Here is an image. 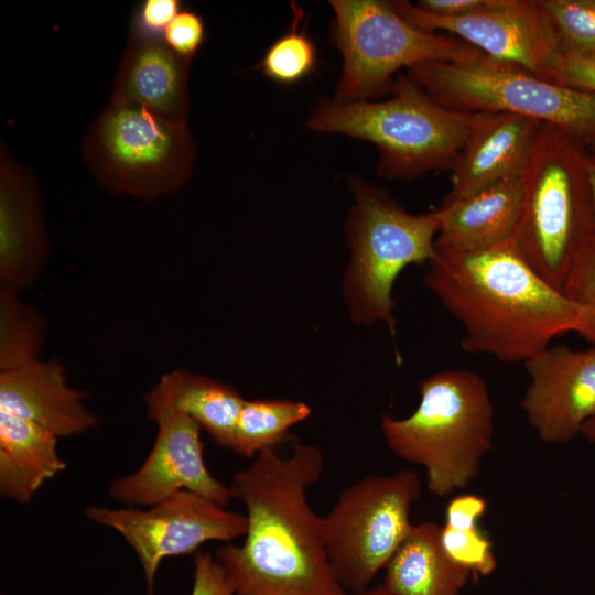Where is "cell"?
Returning <instances> with one entry per match:
<instances>
[{"mask_svg": "<svg viewBox=\"0 0 595 595\" xmlns=\"http://www.w3.org/2000/svg\"><path fill=\"white\" fill-rule=\"evenodd\" d=\"M587 167L593 188L594 202H595V151L588 150L587 153Z\"/></svg>", "mask_w": 595, "mask_h": 595, "instance_id": "cell-35", "label": "cell"}, {"mask_svg": "<svg viewBox=\"0 0 595 595\" xmlns=\"http://www.w3.org/2000/svg\"><path fill=\"white\" fill-rule=\"evenodd\" d=\"M191 595H236L215 554L198 551L194 555V581Z\"/></svg>", "mask_w": 595, "mask_h": 595, "instance_id": "cell-30", "label": "cell"}, {"mask_svg": "<svg viewBox=\"0 0 595 595\" xmlns=\"http://www.w3.org/2000/svg\"><path fill=\"white\" fill-rule=\"evenodd\" d=\"M408 76L451 110L533 118L570 132L584 144L595 133V91L549 82L484 53L467 61L419 64L408 68Z\"/></svg>", "mask_w": 595, "mask_h": 595, "instance_id": "cell-7", "label": "cell"}, {"mask_svg": "<svg viewBox=\"0 0 595 595\" xmlns=\"http://www.w3.org/2000/svg\"><path fill=\"white\" fill-rule=\"evenodd\" d=\"M522 175L505 178L440 206L437 249L470 251L513 239L522 205Z\"/></svg>", "mask_w": 595, "mask_h": 595, "instance_id": "cell-19", "label": "cell"}, {"mask_svg": "<svg viewBox=\"0 0 595 595\" xmlns=\"http://www.w3.org/2000/svg\"><path fill=\"white\" fill-rule=\"evenodd\" d=\"M486 508L487 502L480 496H456L447 505L445 523L441 527L443 549L472 574L488 575L497 564L493 543L478 526Z\"/></svg>", "mask_w": 595, "mask_h": 595, "instance_id": "cell-23", "label": "cell"}, {"mask_svg": "<svg viewBox=\"0 0 595 595\" xmlns=\"http://www.w3.org/2000/svg\"><path fill=\"white\" fill-rule=\"evenodd\" d=\"M182 10L178 0H144L134 11L131 26L150 35H161Z\"/></svg>", "mask_w": 595, "mask_h": 595, "instance_id": "cell-31", "label": "cell"}, {"mask_svg": "<svg viewBox=\"0 0 595 595\" xmlns=\"http://www.w3.org/2000/svg\"><path fill=\"white\" fill-rule=\"evenodd\" d=\"M562 292L578 311L575 333L595 347V236L572 267Z\"/></svg>", "mask_w": 595, "mask_h": 595, "instance_id": "cell-28", "label": "cell"}, {"mask_svg": "<svg viewBox=\"0 0 595 595\" xmlns=\"http://www.w3.org/2000/svg\"><path fill=\"white\" fill-rule=\"evenodd\" d=\"M421 493L411 469L369 475L346 487L323 517L328 560L347 593L369 588L386 569L412 527L411 508Z\"/></svg>", "mask_w": 595, "mask_h": 595, "instance_id": "cell-10", "label": "cell"}, {"mask_svg": "<svg viewBox=\"0 0 595 595\" xmlns=\"http://www.w3.org/2000/svg\"><path fill=\"white\" fill-rule=\"evenodd\" d=\"M350 595H392L390 592H388L382 585L377 587H369L365 591H361L359 593L350 594Z\"/></svg>", "mask_w": 595, "mask_h": 595, "instance_id": "cell-36", "label": "cell"}, {"mask_svg": "<svg viewBox=\"0 0 595 595\" xmlns=\"http://www.w3.org/2000/svg\"><path fill=\"white\" fill-rule=\"evenodd\" d=\"M82 153L108 192L148 201L173 193L188 181L196 143L187 122L109 101L87 129Z\"/></svg>", "mask_w": 595, "mask_h": 595, "instance_id": "cell-8", "label": "cell"}, {"mask_svg": "<svg viewBox=\"0 0 595 595\" xmlns=\"http://www.w3.org/2000/svg\"><path fill=\"white\" fill-rule=\"evenodd\" d=\"M343 69L336 100L365 101L393 90L402 67L470 60L482 52L456 39L421 30L405 21L393 2L332 0Z\"/></svg>", "mask_w": 595, "mask_h": 595, "instance_id": "cell-9", "label": "cell"}, {"mask_svg": "<svg viewBox=\"0 0 595 595\" xmlns=\"http://www.w3.org/2000/svg\"><path fill=\"white\" fill-rule=\"evenodd\" d=\"M549 80L595 91V61L560 55L549 74Z\"/></svg>", "mask_w": 595, "mask_h": 595, "instance_id": "cell-32", "label": "cell"}, {"mask_svg": "<svg viewBox=\"0 0 595 595\" xmlns=\"http://www.w3.org/2000/svg\"><path fill=\"white\" fill-rule=\"evenodd\" d=\"M380 424L388 447L421 465L429 491L444 497L478 476L493 448L495 413L484 378L452 368L420 383V401L409 416L383 415Z\"/></svg>", "mask_w": 595, "mask_h": 595, "instance_id": "cell-4", "label": "cell"}, {"mask_svg": "<svg viewBox=\"0 0 595 595\" xmlns=\"http://www.w3.org/2000/svg\"><path fill=\"white\" fill-rule=\"evenodd\" d=\"M58 436L0 411V493L26 504L41 486L66 468L57 452Z\"/></svg>", "mask_w": 595, "mask_h": 595, "instance_id": "cell-21", "label": "cell"}, {"mask_svg": "<svg viewBox=\"0 0 595 595\" xmlns=\"http://www.w3.org/2000/svg\"><path fill=\"white\" fill-rule=\"evenodd\" d=\"M85 513L91 521L119 532L132 548L143 571L145 595H155L162 560L191 554L209 541L228 542L244 537L248 523L246 515L190 490H181L148 510L89 506Z\"/></svg>", "mask_w": 595, "mask_h": 595, "instance_id": "cell-11", "label": "cell"}, {"mask_svg": "<svg viewBox=\"0 0 595 595\" xmlns=\"http://www.w3.org/2000/svg\"><path fill=\"white\" fill-rule=\"evenodd\" d=\"M163 39L177 54L193 58L206 39L204 21L197 13L182 9L166 26Z\"/></svg>", "mask_w": 595, "mask_h": 595, "instance_id": "cell-29", "label": "cell"}, {"mask_svg": "<svg viewBox=\"0 0 595 595\" xmlns=\"http://www.w3.org/2000/svg\"><path fill=\"white\" fill-rule=\"evenodd\" d=\"M18 291L0 284V371L39 359L47 323Z\"/></svg>", "mask_w": 595, "mask_h": 595, "instance_id": "cell-25", "label": "cell"}, {"mask_svg": "<svg viewBox=\"0 0 595 595\" xmlns=\"http://www.w3.org/2000/svg\"><path fill=\"white\" fill-rule=\"evenodd\" d=\"M523 366L529 383L521 409L540 440L563 444L580 435L595 414V347L551 345Z\"/></svg>", "mask_w": 595, "mask_h": 595, "instance_id": "cell-14", "label": "cell"}, {"mask_svg": "<svg viewBox=\"0 0 595 595\" xmlns=\"http://www.w3.org/2000/svg\"><path fill=\"white\" fill-rule=\"evenodd\" d=\"M145 412L158 425L152 448L136 472L111 482L109 496L127 507L153 506L190 490L226 507L230 490L204 462L202 428L173 408L145 403Z\"/></svg>", "mask_w": 595, "mask_h": 595, "instance_id": "cell-13", "label": "cell"}, {"mask_svg": "<svg viewBox=\"0 0 595 595\" xmlns=\"http://www.w3.org/2000/svg\"><path fill=\"white\" fill-rule=\"evenodd\" d=\"M542 123L508 112H472L466 139L451 169L452 188L445 199L521 176Z\"/></svg>", "mask_w": 595, "mask_h": 595, "instance_id": "cell-16", "label": "cell"}, {"mask_svg": "<svg viewBox=\"0 0 595 595\" xmlns=\"http://www.w3.org/2000/svg\"><path fill=\"white\" fill-rule=\"evenodd\" d=\"M316 61L313 41L295 26L270 45L259 67L271 80L292 85L307 77L314 71Z\"/></svg>", "mask_w": 595, "mask_h": 595, "instance_id": "cell-27", "label": "cell"}, {"mask_svg": "<svg viewBox=\"0 0 595 595\" xmlns=\"http://www.w3.org/2000/svg\"><path fill=\"white\" fill-rule=\"evenodd\" d=\"M392 93L385 101H323L312 110L306 128L375 144L377 173L383 178L412 180L452 169L472 112L437 104L408 75L397 78Z\"/></svg>", "mask_w": 595, "mask_h": 595, "instance_id": "cell-5", "label": "cell"}, {"mask_svg": "<svg viewBox=\"0 0 595 595\" xmlns=\"http://www.w3.org/2000/svg\"><path fill=\"white\" fill-rule=\"evenodd\" d=\"M581 435L587 441L595 443V414L592 415L582 426Z\"/></svg>", "mask_w": 595, "mask_h": 595, "instance_id": "cell-34", "label": "cell"}, {"mask_svg": "<svg viewBox=\"0 0 595 595\" xmlns=\"http://www.w3.org/2000/svg\"><path fill=\"white\" fill-rule=\"evenodd\" d=\"M582 140L542 123L522 173L513 241L532 269L562 291L595 236V202Z\"/></svg>", "mask_w": 595, "mask_h": 595, "instance_id": "cell-3", "label": "cell"}, {"mask_svg": "<svg viewBox=\"0 0 595 595\" xmlns=\"http://www.w3.org/2000/svg\"><path fill=\"white\" fill-rule=\"evenodd\" d=\"M425 286L462 325V347L502 363H524L576 331L578 311L542 279L513 239L470 251L437 249Z\"/></svg>", "mask_w": 595, "mask_h": 595, "instance_id": "cell-2", "label": "cell"}, {"mask_svg": "<svg viewBox=\"0 0 595 595\" xmlns=\"http://www.w3.org/2000/svg\"><path fill=\"white\" fill-rule=\"evenodd\" d=\"M144 401L185 413L218 446L231 448L236 423L246 400L229 385L175 369L161 376L144 396Z\"/></svg>", "mask_w": 595, "mask_h": 595, "instance_id": "cell-22", "label": "cell"}, {"mask_svg": "<svg viewBox=\"0 0 595 595\" xmlns=\"http://www.w3.org/2000/svg\"><path fill=\"white\" fill-rule=\"evenodd\" d=\"M324 469L323 452L295 440L289 456L268 448L232 476L247 531L241 545H223L215 556L236 595H350L332 570L323 517L307 500Z\"/></svg>", "mask_w": 595, "mask_h": 595, "instance_id": "cell-1", "label": "cell"}, {"mask_svg": "<svg viewBox=\"0 0 595 595\" xmlns=\"http://www.w3.org/2000/svg\"><path fill=\"white\" fill-rule=\"evenodd\" d=\"M86 393L67 382L58 359H35L0 371V411L31 421L56 436L94 429L98 421L84 404Z\"/></svg>", "mask_w": 595, "mask_h": 595, "instance_id": "cell-18", "label": "cell"}, {"mask_svg": "<svg viewBox=\"0 0 595 595\" xmlns=\"http://www.w3.org/2000/svg\"><path fill=\"white\" fill-rule=\"evenodd\" d=\"M50 252L41 192L4 147L0 155V282L18 292L40 278Z\"/></svg>", "mask_w": 595, "mask_h": 595, "instance_id": "cell-15", "label": "cell"}, {"mask_svg": "<svg viewBox=\"0 0 595 595\" xmlns=\"http://www.w3.org/2000/svg\"><path fill=\"white\" fill-rule=\"evenodd\" d=\"M349 186L354 205L346 224L350 261L344 298L355 322H383L394 334L393 284L404 268L434 257L442 209L411 214L358 177H350Z\"/></svg>", "mask_w": 595, "mask_h": 595, "instance_id": "cell-6", "label": "cell"}, {"mask_svg": "<svg viewBox=\"0 0 595 595\" xmlns=\"http://www.w3.org/2000/svg\"><path fill=\"white\" fill-rule=\"evenodd\" d=\"M586 148L591 151H595V133L585 143Z\"/></svg>", "mask_w": 595, "mask_h": 595, "instance_id": "cell-37", "label": "cell"}, {"mask_svg": "<svg viewBox=\"0 0 595 595\" xmlns=\"http://www.w3.org/2000/svg\"><path fill=\"white\" fill-rule=\"evenodd\" d=\"M488 0H421L415 6L430 14L444 18L466 15L483 8Z\"/></svg>", "mask_w": 595, "mask_h": 595, "instance_id": "cell-33", "label": "cell"}, {"mask_svg": "<svg viewBox=\"0 0 595 595\" xmlns=\"http://www.w3.org/2000/svg\"><path fill=\"white\" fill-rule=\"evenodd\" d=\"M472 575L443 549L441 527L425 521L412 524L386 566L382 586L392 595H461Z\"/></svg>", "mask_w": 595, "mask_h": 595, "instance_id": "cell-20", "label": "cell"}, {"mask_svg": "<svg viewBox=\"0 0 595 595\" xmlns=\"http://www.w3.org/2000/svg\"><path fill=\"white\" fill-rule=\"evenodd\" d=\"M561 55L595 61V0H539Z\"/></svg>", "mask_w": 595, "mask_h": 595, "instance_id": "cell-26", "label": "cell"}, {"mask_svg": "<svg viewBox=\"0 0 595 595\" xmlns=\"http://www.w3.org/2000/svg\"><path fill=\"white\" fill-rule=\"evenodd\" d=\"M310 414V407L301 401L246 400L236 423L231 450L242 457L253 458L262 451L274 448L293 425Z\"/></svg>", "mask_w": 595, "mask_h": 595, "instance_id": "cell-24", "label": "cell"}, {"mask_svg": "<svg viewBox=\"0 0 595 595\" xmlns=\"http://www.w3.org/2000/svg\"><path fill=\"white\" fill-rule=\"evenodd\" d=\"M192 60L173 51L163 36L145 34L130 25L110 101L187 122Z\"/></svg>", "mask_w": 595, "mask_h": 595, "instance_id": "cell-17", "label": "cell"}, {"mask_svg": "<svg viewBox=\"0 0 595 595\" xmlns=\"http://www.w3.org/2000/svg\"><path fill=\"white\" fill-rule=\"evenodd\" d=\"M393 6L421 30L448 32L487 56L520 65L547 80L561 55L539 0H488L479 10L454 18L426 13L404 0Z\"/></svg>", "mask_w": 595, "mask_h": 595, "instance_id": "cell-12", "label": "cell"}]
</instances>
